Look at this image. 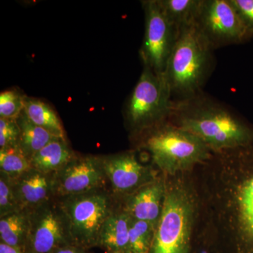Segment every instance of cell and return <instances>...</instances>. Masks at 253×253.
Segmentation results:
<instances>
[{"mask_svg": "<svg viewBox=\"0 0 253 253\" xmlns=\"http://www.w3.org/2000/svg\"><path fill=\"white\" fill-rule=\"evenodd\" d=\"M194 176L201 244L215 253H253V148L212 153Z\"/></svg>", "mask_w": 253, "mask_h": 253, "instance_id": "6da1fadb", "label": "cell"}, {"mask_svg": "<svg viewBox=\"0 0 253 253\" xmlns=\"http://www.w3.org/2000/svg\"><path fill=\"white\" fill-rule=\"evenodd\" d=\"M169 122L199 137L212 153L253 148V124L204 91L174 101Z\"/></svg>", "mask_w": 253, "mask_h": 253, "instance_id": "7a4b0ae2", "label": "cell"}, {"mask_svg": "<svg viewBox=\"0 0 253 253\" xmlns=\"http://www.w3.org/2000/svg\"><path fill=\"white\" fill-rule=\"evenodd\" d=\"M201 217L194 171L166 176L164 205L149 253H195L201 244Z\"/></svg>", "mask_w": 253, "mask_h": 253, "instance_id": "3957f363", "label": "cell"}, {"mask_svg": "<svg viewBox=\"0 0 253 253\" xmlns=\"http://www.w3.org/2000/svg\"><path fill=\"white\" fill-rule=\"evenodd\" d=\"M214 50L194 24L179 31L163 74L174 101L204 91L214 68Z\"/></svg>", "mask_w": 253, "mask_h": 253, "instance_id": "277c9868", "label": "cell"}, {"mask_svg": "<svg viewBox=\"0 0 253 253\" xmlns=\"http://www.w3.org/2000/svg\"><path fill=\"white\" fill-rule=\"evenodd\" d=\"M136 139L139 149L149 153L152 166L166 176L194 171L212 155L199 137L169 121Z\"/></svg>", "mask_w": 253, "mask_h": 253, "instance_id": "5b68a950", "label": "cell"}, {"mask_svg": "<svg viewBox=\"0 0 253 253\" xmlns=\"http://www.w3.org/2000/svg\"><path fill=\"white\" fill-rule=\"evenodd\" d=\"M173 103L164 75L144 66L125 109L126 126L133 138L169 121Z\"/></svg>", "mask_w": 253, "mask_h": 253, "instance_id": "8992f818", "label": "cell"}, {"mask_svg": "<svg viewBox=\"0 0 253 253\" xmlns=\"http://www.w3.org/2000/svg\"><path fill=\"white\" fill-rule=\"evenodd\" d=\"M59 207L71 244L86 250L98 246L103 225L113 211L109 196L96 190L67 196Z\"/></svg>", "mask_w": 253, "mask_h": 253, "instance_id": "52a82bcc", "label": "cell"}, {"mask_svg": "<svg viewBox=\"0 0 253 253\" xmlns=\"http://www.w3.org/2000/svg\"><path fill=\"white\" fill-rule=\"evenodd\" d=\"M194 25L214 49L253 38L230 0H202Z\"/></svg>", "mask_w": 253, "mask_h": 253, "instance_id": "ba28073f", "label": "cell"}, {"mask_svg": "<svg viewBox=\"0 0 253 253\" xmlns=\"http://www.w3.org/2000/svg\"><path fill=\"white\" fill-rule=\"evenodd\" d=\"M142 4L145 32L139 54L145 67L163 75L179 32L165 16L157 0L144 1Z\"/></svg>", "mask_w": 253, "mask_h": 253, "instance_id": "9c48e42d", "label": "cell"}, {"mask_svg": "<svg viewBox=\"0 0 253 253\" xmlns=\"http://www.w3.org/2000/svg\"><path fill=\"white\" fill-rule=\"evenodd\" d=\"M30 212V226L25 253H50L71 244L61 208L49 202Z\"/></svg>", "mask_w": 253, "mask_h": 253, "instance_id": "30bf717a", "label": "cell"}, {"mask_svg": "<svg viewBox=\"0 0 253 253\" xmlns=\"http://www.w3.org/2000/svg\"><path fill=\"white\" fill-rule=\"evenodd\" d=\"M101 161L113 192L121 199L154 180L161 174L154 166L139 162L133 151L108 156L101 158Z\"/></svg>", "mask_w": 253, "mask_h": 253, "instance_id": "8fae6325", "label": "cell"}, {"mask_svg": "<svg viewBox=\"0 0 253 253\" xmlns=\"http://www.w3.org/2000/svg\"><path fill=\"white\" fill-rule=\"evenodd\" d=\"M106 178L100 158L76 156L55 174V195L67 197L96 191Z\"/></svg>", "mask_w": 253, "mask_h": 253, "instance_id": "7c38bea8", "label": "cell"}, {"mask_svg": "<svg viewBox=\"0 0 253 253\" xmlns=\"http://www.w3.org/2000/svg\"><path fill=\"white\" fill-rule=\"evenodd\" d=\"M166 193V176L157 178L122 199L121 206L130 217L157 226Z\"/></svg>", "mask_w": 253, "mask_h": 253, "instance_id": "4fadbf2b", "label": "cell"}, {"mask_svg": "<svg viewBox=\"0 0 253 253\" xmlns=\"http://www.w3.org/2000/svg\"><path fill=\"white\" fill-rule=\"evenodd\" d=\"M12 184L21 211H32L49 202L55 194V174H46L32 169Z\"/></svg>", "mask_w": 253, "mask_h": 253, "instance_id": "5bb4252c", "label": "cell"}, {"mask_svg": "<svg viewBox=\"0 0 253 253\" xmlns=\"http://www.w3.org/2000/svg\"><path fill=\"white\" fill-rule=\"evenodd\" d=\"M130 216L122 206L113 210L101 229L98 246L108 253H129Z\"/></svg>", "mask_w": 253, "mask_h": 253, "instance_id": "9a60e30c", "label": "cell"}, {"mask_svg": "<svg viewBox=\"0 0 253 253\" xmlns=\"http://www.w3.org/2000/svg\"><path fill=\"white\" fill-rule=\"evenodd\" d=\"M76 157L66 139L55 138L30 159L31 167L46 174H56Z\"/></svg>", "mask_w": 253, "mask_h": 253, "instance_id": "2e32d148", "label": "cell"}, {"mask_svg": "<svg viewBox=\"0 0 253 253\" xmlns=\"http://www.w3.org/2000/svg\"><path fill=\"white\" fill-rule=\"evenodd\" d=\"M29 226V211H16L1 217L0 219L1 242L21 250L24 252Z\"/></svg>", "mask_w": 253, "mask_h": 253, "instance_id": "e0dca14e", "label": "cell"}, {"mask_svg": "<svg viewBox=\"0 0 253 253\" xmlns=\"http://www.w3.org/2000/svg\"><path fill=\"white\" fill-rule=\"evenodd\" d=\"M24 112L30 120L56 138L66 139L62 123L57 113L41 99L27 96Z\"/></svg>", "mask_w": 253, "mask_h": 253, "instance_id": "ac0fdd59", "label": "cell"}, {"mask_svg": "<svg viewBox=\"0 0 253 253\" xmlns=\"http://www.w3.org/2000/svg\"><path fill=\"white\" fill-rule=\"evenodd\" d=\"M16 122L20 129L18 147L29 160L56 138L32 122L24 111L18 116Z\"/></svg>", "mask_w": 253, "mask_h": 253, "instance_id": "d6986e66", "label": "cell"}, {"mask_svg": "<svg viewBox=\"0 0 253 253\" xmlns=\"http://www.w3.org/2000/svg\"><path fill=\"white\" fill-rule=\"evenodd\" d=\"M168 21L178 32L194 25L202 0H157Z\"/></svg>", "mask_w": 253, "mask_h": 253, "instance_id": "ffe728a7", "label": "cell"}, {"mask_svg": "<svg viewBox=\"0 0 253 253\" xmlns=\"http://www.w3.org/2000/svg\"><path fill=\"white\" fill-rule=\"evenodd\" d=\"M1 174L15 180L32 169L31 162L18 146L0 149Z\"/></svg>", "mask_w": 253, "mask_h": 253, "instance_id": "44dd1931", "label": "cell"}, {"mask_svg": "<svg viewBox=\"0 0 253 253\" xmlns=\"http://www.w3.org/2000/svg\"><path fill=\"white\" fill-rule=\"evenodd\" d=\"M156 226L149 221L131 217L129 229V253H149Z\"/></svg>", "mask_w": 253, "mask_h": 253, "instance_id": "7402d4cb", "label": "cell"}, {"mask_svg": "<svg viewBox=\"0 0 253 253\" xmlns=\"http://www.w3.org/2000/svg\"><path fill=\"white\" fill-rule=\"evenodd\" d=\"M27 96L21 90L12 88L0 94V118L16 120L24 111Z\"/></svg>", "mask_w": 253, "mask_h": 253, "instance_id": "603a6c76", "label": "cell"}, {"mask_svg": "<svg viewBox=\"0 0 253 253\" xmlns=\"http://www.w3.org/2000/svg\"><path fill=\"white\" fill-rule=\"evenodd\" d=\"M21 211L18 206L17 200L12 184L6 176L1 174L0 179V216L6 215Z\"/></svg>", "mask_w": 253, "mask_h": 253, "instance_id": "cb8c5ba5", "label": "cell"}, {"mask_svg": "<svg viewBox=\"0 0 253 253\" xmlns=\"http://www.w3.org/2000/svg\"><path fill=\"white\" fill-rule=\"evenodd\" d=\"M19 135L16 120L0 118V149L18 146Z\"/></svg>", "mask_w": 253, "mask_h": 253, "instance_id": "d4e9b609", "label": "cell"}, {"mask_svg": "<svg viewBox=\"0 0 253 253\" xmlns=\"http://www.w3.org/2000/svg\"><path fill=\"white\" fill-rule=\"evenodd\" d=\"M230 1L253 36V0H230Z\"/></svg>", "mask_w": 253, "mask_h": 253, "instance_id": "484cf974", "label": "cell"}, {"mask_svg": "<svg viewBox=\"0 0 253 253\" xmlns=\"http://www.w3.org/2000/svg\"><path fill=\"white\" fill-rule=\"evenodd\" d=\"M50 253H89L87 250L78 247L73 244L61 246L51 251Z\"/></svg>", "mask_w": 253, "mask_h": 253, "instance_id": "4316f807", "label": "cell"}, {"mask_svg": "<svg viewBox=\"0 0 253 253\" xmlns=\"http://www.w3.org/2000/svg\"><path fill=\"white\" fill-rule=\"evenodd\" d=\"M0 253H25L21 250L0 243Z\"/></svg>", "mask_w": 253, "mask_h": 253, "instance_id": "83f0119b", "label": "cell"}, {"mask_svg": "<svg viewBox=\"0 0 253 253\" xmlns=\"http://www.w3.org/2000/svg\"></svg>", "mask_w": 253, "mask_h": 253, "instance_id": "f1b7e54d", "label": "cell"}]
</instances>
